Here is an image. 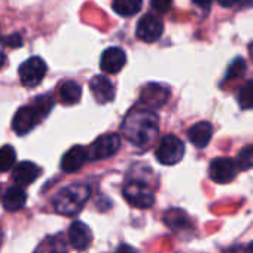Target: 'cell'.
<instances>
[{"instance_id":"obj_28","label":"cell","mask_w":253,"mask_h":253,"mask_svg":"<svg viewBox=\"0 0 253 253\" xmlns=\"http://www.w3.org/2000/svg\"><path fill=\"white\" fill-rule=\"evenodd\" d=\"M116 253H139L134 247L128 246V244H121L118 249H116Z\"/></svg>"},{"instance_id":"obj_20","label":"cell","mask_w":253,"mask_h":253,"mask_svg":"<svg viewBox=\"0 0 253 253\" xmlns=\"http://www.w3.org/2000/svg\"><path fill=\"white\" fill-rule=\"evenodd\" d=\"M112 6L113 11L121 17H133L142 9L143 0H113Z\"/></svg>"},{"instance_id":"obj_34","label":"cell","mask_w":253,"mask_h":253,"mask_svg":"<svg viewBox=\"0 0 253 253\" xmlns=\"http://www.w3.org/2000/svg\"><path fill=\"white\" fill-rule=\"evenodd\" d=\"M249 51H250V55H252V58H253V43L250 45V48H249Z\"/></svg>"},{"instance_id":"obj_6","label":"cell","mask_w":253,"mask_h":253,"mask_svg":"<svg viewBox=\"0 0 253 253\" xmlns=\"http://www.w3.org/2000/svg\"><path fill=\"white\" fill-rule=\"evenodd\" d=\"M121 148V137L116 133H107L100 136L86 149V157L89 160H104L115 155Z\"/></svg>"},{"instance_id":"obj_30","label":"cell","mask_w":253,"mask_h":253,"mask_svg":"<svg viewBox=\"0 0 253 253\" xmlns=\"http://www.w3.org/2000/svg\"><path fill=\"white\" fill-rule=\"evenodd\" d=\"M192 2H194L195 5L201 6V8H207V6H210V5H211L213 0H192Z\"/></svg>"},{"instance_id":"obj_25","label":"cell","mask_w":253,"mask_h":253,"mask_svg":"<svg viewBox=\"0 0 253 253\" xmlns=\"http://www.w3.org/2000/svg\"><path fill=\"white\" fill-rule=\"evenodd\" d=\"M246 69H247V66H246V61L243 60V58H235L231 64H229V67H228V72H226V76H225V81H231V79H237V78H240V76H243L244 75V72H246Z\"/></svg>"},{"instance_id":"obj_14","label":"cell","mask_w":253,"mask_h":253,"mask_svg":"<svg viewBox=\"0 0 253 253\" xmlns=\"http://www.w3.org/2000/svg\"><path fill=\"white\" fill-rule=\"evenodd\" d=\"M211 136H213V126L207 121L194 124L188 131V137L191 143L197 148H206L211 140Z\"/></svg>"},{"instance_id":"obj_8","label":"cell","mask_w":253,"mask_h":253,"mask_svg":"<svg viewBox=\"0 0 253 253\" xmlns=\"http://www.w3.org/2000/svg\"><path fill=\"white\" fill-rule=\"evenodd\" d=\"M164 32V24L163 21L154 15V14H148L145 15L139 23H137V29H136V35L140 41L146 42V43H152L157 42L161 35Z\"/></svg>"},{"instance_id":"obj_19","label":"cell","mask_w":253,"mask_h":253,"mask_svg":"<svg viewBox=\"0 0 253 253\" xmlns=\"http://www.w3.org/2000/svg\"><path fill=\"white\" fill-rule=\"evenodd\" d=\"M164 223L173 229V231H179V229H185L189 226V219L188 214L180 210V209H170L164 213Z\"/></svg>"},{"instance_id":"obj_23","label":"cell","mask_w":253,"mask_h":253,"mask_svg":"<svg viewBox=\"0 0 253 253\" xmlns=\"http://www.w3.org/2000/svg\"><path fill=\"white\" fill-rule=\"evenodd\" d=\"M235 166L240 170H250L253 167V145H249L240 151L235 160Z\"/></svg>"},{"instance_id":"obj_21","label":"cell","mask_w":253,"mask_h":253,"mask_svg":"<svg viewBox=\"0 0 253 253\" xmlns=\"http://www.w3.org/2000/svg\"><path fill=\"white\" fill-rule=\"evenodd\" d=\"M66 241L61 235H54L46 238L35 253H66Z\"/></svg>"},{"instance_id":"obj_13","label":"cell","mask_w":253,"mask_h":253,"mask_svg":"<svg viewBox=\"0 0 253 253\" xmlns=\"http://www.w3.org/2000/svg\"><path fill=\"white\" fill-rule=\"evenodd\" d=\"M92 241V232L84 222H73L69 229V243L76 250H85Z\"/></svg>"},{"instance_id":"obj_17","label":"cell","mask_w":253,"mask_h":253,"mask_svg":"<svg viewBox=\"0 0 253 253\" xmlns=\"http://www.w3.org/2000/svg\"><path fill=\"white\" fill-rule=\"evenodd\" d=\"M26 201H27V194L21 186H12L3 195V207L8 211H17L23 209Z\"/></svg>"},{"instance_id":"obj_16","label":"cell","mask_w":253,"mask_h":253,"mask_svg":"<svg viewBox=\"0 0 253 253\" xmlns=\"http://www.w3.org/2000/svg\"><path fill=\"white\" fill-rule=\"evenodd\" d=\"M39 174H41V169L36 164H33L30 161H23V163L15 166L14 173H12V179L20 186H24V185L33 183Z\"/></svg>"},{"instance_id":"obj_22","label":"cell","mask_w":253,"mask_h":253,"mask_svg":"<svg viewBox=\"0 0 253 253\" xmlns=\"http://www.w3.org/2000/svg\"><path fill=\"white\" fill-rule=\"evenodd\" d=\"M15 158H17V154H15V149L12 146L6 145L0 149V173L8 171L9 169H12L15 164Z\"/></svg>"},{"instance_id":"obj_5","label":"cell","mask_w":253,"mask_h":253,"mask_svg":"<svg viewBox=\"0 0 253 253\" xmlns=\"http://www.w3.org/2000/svg\"><path fill=\"white\" fill-rule=\"evenodd\" d=\"M185 155V145L176 136H166L161 139L157 148V160L164 166H174L177 164Z\"/></svg>"},{"instance_id":"obj_15","label":"cell","mask_w":253,"mask_h":253,"mask_svg":"<svg viewBox=\"0 0 253 253\" xmlns=\"http://www.w3.org/2000/svg\"><path fill=\"white\" fill-rule=\"evenodd\" d=\"M86 158V149L84 146H73L64 154L61 160V169L66 173H73L85 164Z\"/></svg>"},{"instance_id":"obj_33","label":"cell","mask_w":253,"mask_h":253,"mask_svg":"<svg viewBox=\"0 0 253 253\" xmlns=\"http://www.w3.org/2000/svg\"><path fill=\"white\" fill-rule=\"evenodd\" d=\"M2 240H3V231L0 229V244H2Z\"/></svg>"},{"instance_id":"obj_3","label":"cell","mask_w":253,"mask_h":253,"mask_svg":"<svg viewBox=\"0 0 253 253\" xmlns=\"http://www.w3.org/2000/svg\"><path fill=\"white\" fill-rule=\"evenodd\" d=\"M89 198V188L82 183L70 185L67 188H63L52 200L55 211L61 214H76L81 211L86 200Z\"/></svg>"},{"instance_id":"obj_2","label":"cell","mask_w":253,"mask_h":253,"mask_svg":"<svg viewBox=\"0 0 253 253\" xmlns=\"http://www.w3.org/2000/svg\"><path fill=\"white\" fill-rule=\"evenodd\" d=\"M54 106L52 95L45 94L38 97L30 106H23L18 109V112L14 116L12 128L18 136L27 134L35 126L51 112Z\"/></svg>"},{"instance_id":"obj_31","label":"cell","mask_w":253,"mask_h":253,"mask_svg":"<svg viewBox=\"0 0 253 253\" xmlns=\"http://www.w3.org/2000/svg\"><path fill=\"white\" fill-rule=\"evenodd\" d=\"M5 61H6V57H5V54H3V52H0V69H2V66L5 64Z\"/></svg>"},{"instance_id":"obj_10","label":"cell","mask_w":253,"mask_h":253,"mask_svg":"<svg viewBox=\"0 0 253 253\" xmlns=\"http://www.w3.org/2000/svg\"><path fill=\"white\" fill-rule=\"evenodd\" d=\"M170 97V89L161 84H148L140 92V104L148 109H157L167 103Z\"/></svg>"},{"instance_id":"obj_11","label":"cell","mask_w":253,"mask_h":253,"mask_svg":"<svg viewBox=\"0 0 253 253\" xmlns=\"http://www.w3.org/2000/svg\"><path fill=\"white\" fill-rule=\"evenodd\" d=\"M125 63H126V55H125L124 49H121L118 46H112L103 52L101 60H100V67L104 73L116 75L118 72L122 70Z\"/></svg>"},{"instance_id":"obj_12","label":"cell","mask_w":253,"mask_h":253,"mask_svg":"<svg viewBox=\"0 0 253 253\" xmlns=\"http://www.w3.org/2000/svg\"><path fill=\"white\" fill-rule=\"evenodd\" d=\"M89 89L97 103L106 104L115 98V86L106 76H94L89 82Z\"/></svg>"},{"instance_id":"obj_1","label":"cell","mask_w":253,"mask_h":253,"mask_svg":"<svg viewBox=\"0 0 253 253\" xmlns=\"http://www.w3.org/2000/svg\"><path fill=\"white\" fill-rule=\"evenodd\" d=\"M121 130L130 143L148 149L158 136V116L152 109L137 104L124 118Z\"/></svg>"},{"instance_id":"obj_27","label":"cell","mask_w":253,"mask_h":253,"mask_svg":"<svg viewBox=\"0 0 253 253\" xmlns=\"http://www.w3.org/2000/svg\"><path fill=\"white\" fill-rule=\"evenodd\" d=\"M3 43L8 45V46H15V48H18V46H21L23 41H21V36H20V35H12V36L6 38V39L3 41Z\"/></svg>"},{"instance_id":"obj_29","label":"cell","mask_w":253,"mask_h":253,"mask_svg":"<svg viewBox=\"0 0 253 253\" xmlns=\"http://www.w3.org/2000/svg\"><path fill=\"white\" fill-rule=\"evenodd\" d=\"M219 2V5H222L223 8H231V6H234L235 3H238L240 0H217Z\"/></svg>"},{"instance_id":"obj_9","label":"cell","mask_w":253,"mask_h":253,"mask_svg":"<svg viewBox=\"0 0 253 253\" xmlns=\"http://www.w3.org/2000/svg\"><path fill=\"white\" fill-rule=\"evenodd\" d=\"M209 176L216 183H229L237 176V166L231 158H214L209 166Z\"/></svg>"},{"instance_id":"obj_24","label":"cell","mask_w":253,"mask_h":253,"mask_svg":"<svg viewBox=\"0 0 253 253\" xmlns=\"http://www.w3.org/2000/svg\"><path fill=\"white\" fill-rule=\"evenodd\" d=\"M238 103L241 109H253V79L246 82V85L240 89Z\"/></svg>"},{"instance_id":"obj_7","label":"cell","mask_w":253,"mask_h":253,"mask_svg":"<svg viewBox=\"0 0 253 253\" xmlns=\"http://www.w3.org/2000/svg\"><path fill=\"white\" fill-rule=\"evenodd\" d=\"M20 81L24 86L33 88L42 82L46 75V63L41 57H32L20 66Z\"/></svg>"},{"instance_id":"obj_18","label":"cell","mask_w":253,"mask_h":253,"mask_svg":"<svg viewBox=\"0 0 253 253\" xmlns=\"http://www.w3.org/2000/svg\"><path fill=\"white\" fill-rule=\"evenodd\" d=\"M58 94H60V100L63 104H76L79 100H81V95H82V88L78 82L75 81H66L60 85V89H58Z\"/></svg>"},{"instance_id":"obj_4","label":"cell","mask_w":253,"mask_h":253,"mask_svg":"<svg viewBox=\"0 0 253 253\" xmlns=\"http://www.w3.org/2000/svg\"><path fill=\"white\" fill-rule=\"evenodd\" d=\"M122 194L126 201L137 209H149L155 203V195L152 189L146 183L139 180L126 182L122 189Z\"/></svg>"},{"instance_id":"obj_32","label":"cell","mask_w":253,"mask_h":253,"mask_svg":"<svg viewBox=\"0 0 253 253\" xmlns=\"http://www.w3.org/2000/svg\"><path fill=\"white\" fill-rule=\"evenodd\" d=\"M246 250H247V253H253V243H252V244H249V247H247Z\"/></svg>"},{"instance_id":"obj_26","label":"cell","mask_w":253,"mask_h":253,"mask_svg":"<svg viewBox=\"0 0 253 253\" xmlns=\"http://www.w3.org/2000/svg\"><path fill=\"white\" fill-rule=\"evenodd\" d=\"M151 5L158 12H167L171 8V0H151Z\"/></svg>"}]
</instances>
